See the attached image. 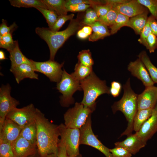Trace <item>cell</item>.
<instances>
[{"instance_id": "cell-5", "label": "cell", "mask_w": 157, "mask_h": 157, "mask_svg": "<svg viewBox=\"0 0 157 157\" xmlns=\"http://www.w3.org/2000/svg\"><path fill=\"white\" fill-rule=\"evenodd\" d=\"M56 89L62 95L60 97V103L63 107L69 106L74 102L73 94L77 90H82L80 82L64 69L60 81L57 83Z\"/></svg>"}, {"instance_id": "cell-33", "label": "cell", "mask_w": 157, "mask_h": 157, "mask_svg": "<svg viewBox=\"0 0 157 157\" xmlns=\"http://www.w3.org/2000/svg\"><path fill=\"white\" fill-rule=\"evenodd\" d=\"M118 12L113 7L104 16L99 17V20L110 27L114 23L117 16Z\"/></svg>"}, {"instance_id": "cell-4", "label": "cell", "mask_w": 157, "mask_h": 157, "mask_svg": "<svg viewBox=\"0 0 157 157\" xmlns=\"http://www.w3.org/2000/svg\"><path fill=\"white\" fill-rule=\"evenodd\" d=\"M80 86L84 92L81 103L85 106L94 111L96 106V101L101 95L110 94V88L105 81L100 80L92 72L87 77L80 82Z\"/></svg>"}, {"instance_id": "cell-3", "label": "cell", "mask_w": 157, "mask_h": 157, "mask_svg": "<svg viewBox=\"0 0 157 157\" xmlns=\"http://www.w3.org/2000/svg\"><path fill=\"white\" fill-rule=\"evenodd\" d=\"M122 88L124 93L122 98L115 102L112 106L114 113L119 111L122 112L128 122L127 126L125 131L121 134L128 136L131 134L133 130V122L135 115L138 110L137 100L138 94L132 89L129 78Z\"/></svg>"}, {"instance_id": "cell-43", "label": "cell", "mask_w": 157, "mask_h": 157, "mask_svg": "<svg viewBox=\"0 0 157 157\" xmlns=\"http://www.w3.org/2000/svg\"><path fill=\"white\" fill-rule=\"evenodd\" d=\"M105 2L104 0L102 1L92 0H65V6L80 3L85 4L91 6L94 5L104 3Z\"/></svg>"}, {"instance_id": "cell-50", "label": "cell", "mask_w": 157, "mask_h": 157, "mask_svg": "<svg viewBox=\"0 0 157 157\" xmlns=\"http://www.w3.org/2000/svg\"><path fill=\"white\" fill-rule=\"evenodd\" d=\"M7 59L6 57L4 52L2 50L0 51V60H1Z\"/></svg>"}, {"instance_id": "cell-13", "label": "cell", "mask_w": 157, "mask_h": 157, "mask_svg": "<svg viewBox=\"0 0 157 157\" xmlns=\"http://www.w3.org/2000/svg\"><path fill=\"white\" fill-rule=\"evenodd\" d=\"M127 68L132 76L142 81L145 87L154 85V83L144 65L139 58L134 61L130 62Z\"/></svg>"}, {"instance_id": "cell-35", "label": "cell", "mask_w": 157, "mask_h": 157, "mask_svg": "<svg viewBox=\"0 0 157 157\" xmlns=\"http://www.w3.org/2000/svg\"><path fill=\"white\" fill-rule=\"evenodd\" d=\"M15 41L13 40L11 33L0 35V47L6 49L9 52L14 46Z\"/></svg>"}, {"instance_id": "cell-39", "label": "cell", "mask_w": 157, "mask_h": 157, "mask_svg": "<svg viewBox=\"0 0 157 157\" xmlns=\"http://www.w3.org/2000/svg\"><path fill=\"white\" fill-rule=\"evenodd\" d=\"M112 157H132V154L125 149L119 147H115L109 149Z\"/></svg>"}, {"instance_id": "cell-23", "label": "cell", "mask_w": 157, "mask_h": 157, "mask_svg": "<svg viewBox=\"0 0 157 157\" xmlns=\"http://www.w3.org/2000/svg\"><path fill=\"white\" fill-rule=\"evenodd\" d=\"M153 109L138 110L134 116L133 122V129L138 132L144 123L151 117Z\"/></svg>"}, {"instance_id": "cell-42", "label": "cell", "mask_w": 157, "mask_h": 157, "mask_svg": "<svg viewBox=\"0 0 157 157\" xmlns=\"http://www.w3.org/2000/svg\"><path fill=\"white\" fill-rule=\"evenodd\" d=\"M17 27L15 22L13 23L10 26L7 25L6 20L2 19V23L0 26V35H3L9 33H11Z\"/></svg>"}, {"instance_id": "cell-29", "label": "cell", "mask_w": 157, "mask_h": 157, "mask_svg": "<svg viewBox=\"0 0 157 157\" xmlns=\"http://www.w3.org/2000/svg\"><path fill=\"white\" fill-rule=\"evenodd\" d=\"M129 18L118 13L117 16L113 24L110 27L111 35L116 33L122 27L125 26Z\"/></svg>"}, {"instance_id": "cell-53", "label": "cell", "mask_w": 157, "mask_h": 157, "mask_svg": "<svg viewBox=\"0 0 157 157\" xmlns=\"http://www.w3.org/2000/svg\"><path fill=\"white\" fill-rule=\"evenodd\" d=\"M76 157H83L80 154H79Z\"/></svg>"}, {"instance_id": "cell-25", "label": "cell", "mask_w": 157, "mask_h": 157, "mask_svg": "<svg viewBox=\"0 0 157 157\" xmlns=\"http://www.w3.org/2000/svg\"><path fill=\"white\" fill-rule=\"evenodd\" d=\"M138 57L144 65L153 81L157 83V68L152 63L146 52L142 51Z\"/></svg>"}, {"instance_id": "cell-45", "label": "cell", "mask_w": 157, "mask_h": 157, "mask_svg": "<svg viewBox=\"0 0 157 157\" xmlns=\"http://www.w3.org/2000/svg\"><path fill=\"white\" fill-rule=\"evenodd\" d=\"M122 88V85L119 82L115 81H112L110 88V94L114 97H118L120 93Z\"/></svg>"}, {"instance_id": "cell-1", "label": "cell", "mask_w": 157, "mask_h": 157, "mask_svg": "<svg viewBox=\"0 0 157 157\" xmlns=\"http://www.w3.org/2000/svg\"><path fill=\"white\" fill-rule=\"evenodd\" d=\"M35 121L37 127L36 145L41 157L58 155L60 139L59 126L53 124L37 108Z\"/></svg>"}, {"instance_id": "cell-15", "label": "cell", "mask_w": 157, "mask_h": 157, "mask_svg": "<svg viewBox=\"0 0 157 157\" xmlns=\"http://www.w3.org/2000/svg\"><path fill=\"white\" fill-rule=\"evenodd\" d=\"M11 146L15 157H28L38 151L36 146L20 135Z\"/></svg>"}, {"instance_id": "cell-16", "label": "cell", "mask_w": 157, "mask_h": 157, "mask_svg": "<svg viewBox=\"0 0 157 157\" xmlns=\"http://www.w3.org/2000/svg\"><path fill=\"white\" fill-rule=\"evenodd\" d=\"M157 132V104L151 117L144 123L139 130L136 132L142 140L147 144Z\"/></svg>"}, {"instance_id": "cell-24", "label": "cell", "mask_w": 157, "mask_h": 157, "mask_svg": "<svg viewBox=\"0 0 157 157\" xmlns=\"http://www.w3.org/2000/svg\"><path fill=\"white\" fill-rule=\"evenodd\" d=\"M20 136L37 146V127L35 120L22 129Z\"/></svg>"}, {"instance_id": "cell-20", "label": "cell", "mask_w": 157, "mask_h": 157, "mask_svg": "<svg viewBox=\"0 0 157 157\" xmlns=\"http://www.w3.org/2000/svg\"><path fill=\"white\" fill-rule=\"evenodd\" d=\"M87 25L91 27L93 31L92 34L88 38L90 41H96L111 35L108 26L99 21Z\"/></svg>"}, {"instance_id": "cell-44", "label": "cell", "mask_w": 157, "mask_h": 157, "mask_svg": "<svg viewBox=\"0 0 157 157\" xmlns=\"http://www.w3.org/2000/svg\"><path fill=\"white\" fill-rule=\"evenodd\" d=\"M91 6L90 5L83 3L70 5L65 6L68 12H72L86 11Z\"/></svg>"}, {"instance_id": "cell-48", "label": "cell", "mask_w": 157, "mask_h": 157, "mask_svg": "<svg viewBox=\"0 0 157 157\" xmlns=\"http://www.w3.org/2000/svg\"><path fill=\"white\" fill-rule=\"evenodd\" d=\"M81 29L85 34L89 36L92 34L93 32L92 29L91 27L88 25L83 26Z\"/></svg>"}, {"instance_id": "cell-7", "label": "cell", "mask_w": 157, "mask_h": 157, "mask_svg": "<svg viewBox=\"0 0 157 157\" xmlns=\"http://www.w3.org/2000/svg\"><path fill=\"white\" fill-rule=\"evenodd\" d=\"M59 126L60 142L64 145L70 157H76L80 154V129L67 128L62 123Z\"/></svg>"}, {"instance_id": "cell-14", "label": "cell", "mask_w": 157, "mask_h": 157, "mask_svg": "<svg viewBox=\"0 0 157 157\" xmlns=\"http://www.w3.org/2000/svg\"><path fill=\"white\" fill-rule=\"evenodd\" d=\"M157 104V87H145L142 92L138 94V110L154 108Z\"/></svg>"}, {"instance_id": "cell-17", "label": "cell", "mask_w": 157, "mask_h": 157, "mask_svg": "<svg viewBox=\"0 0 157 157\" xmlns=\"http://www.w3.org/2000/svg\"><path fill=\"white\" fill-rule=\"evenodd\" d=\"M118 13L131 18L149 11L137 0H128L113 6Z\"/></svg>"}, {"instance_id": "cell-34", "label": "cell", "mask_w": 157, "mask_h": 157, "mask_svg": "<svg viewBox=\"0 0 157 157\" xmlns=\"http://www.w3.org/2000/svg\"><path fill=\"white\" fill-rule=\"evenodd\" d=\"M141 4L145 7L149 12L157 21V0H137Z\"/></svg>"}, {"instance_id": "cell-10", "label": "cell", "mask_w": 157, "mask_h": 157, "mask_svg": "<svg viewBox=\"0 0 157 157\" xmlns=\"http://www.w3.org/2000/svg\"><path fill=\"white\" fill-rule=\"evenodd\" d=\"M37 110L33 104L21 108H15L10 111L6 118L15 122L22 129L35 120Z\"/></svg>"}, {"instance_id": "cell-41", "label": "cell", "mask_w": 157, "mask_h": 157, "mask_svg": "<svg viewBox=\"0 0 157 157\" xmlns=\"http://www.w3.org/2000/svg\"><path fill=\"white\" fill-rule=\"evenodd\" d=\"M152 33L148 20L142 30L140 35V37L138 40V42L141 44L145 46L147 39L149 35Z\"/></svg>"}, {"instance_id": "cell-52", "label": "cell", "mask_w": 157, "mask_h": 157, "mask_svg": "<svg viewBox=\"0 0 157 157\" xmlns=\"http://www.w3.org/2000/svg\"><path fill=\"white\" fill-rule=\"evenodd\" d=\"M44 157H58V156L54 154H51L48 155Z\"/></svg>"}, {"instance_id": "cell-26", "label": "cell", "mask_w": 157, "mask_h": 157, "mask_svg": "<svg viewBox=\"0 0 157 157\" xmlns=\"http://www.w3.org/2000/svg\"><path fill=\"white\" fill-rule=\"evenodd\" d=\"M48 9L55 12L58 16L67 15L68 12L65 6V0H42Z\"/></svg>"}, {"instance_id": "cell-46", "label": "cell", "mask_w": 157, "mask_h": 157, "mask_svg": "<svg viewBox=\"0 0 157 157\" xmlns=\"http://www.w3.org/2000/svg\"><path fill=\"white\" fill-rule=\"evenodd\" d=\"M148 20L152 33L157 36V21L151 15L149 17Z\"/></svg>"}, {"instance_id": "cell-40", "label": "cell", "mask_w": 157, "mask_h": 157, "mask_svg": "<svg viewBox=\"0 0 157 157\" xmlns=\"http://www.w3.org/2000/svg\"><path fill=\"white\" fill-rule=\"evenodd\" d=\"M0 157H15L11 144L0 142Z\"/></svg>"}, {"instance_id": "cell-18", "label": "cell", "mask_w": 157, "mask_h": 157, "mask_svg": "<svg viewBox=\"0 0 157 157\" xmlns=\"http://www.w3.org/2000/svg\"><path fill=\"white\" fill-rule=\"evenodd\" d=\"M146 144L142 140L136 133L128 136L124 140L118 142L115 144V147L124 148L132 154H135L142 148L144 147Z\"/></svg>"}, {"instance_id": "cell-19", "label": "cell", "mask_w": 157, "mask_h": 157, "mask_svg": "<svg viewBox=\"0 0 157 157\" xmlns=\"http://www.w3.org/2000/svg\"><path fill=\"white\" fill-rule=\"evenodd\" d=\"M10 71L14 74L17 83L26 78L38 79V75L35 72L32 65L23 63L10 67Z\"/></svg>"}, {"instance_id": "cell-8", "label": "cell", "mask_w": 157, "mask_h": 157, "mask_svg": "<svg viewBox=\"0 0 157 157\" xmlns=\"http://www.w3.org/2000/svg\"><path fill=\"white\" fill-rule=\"evenodd\" d=\"M91 115L80 129V144L90 146L98 150L106 157H112L109 149L104 146L94 133L92 128Z\"/></svg>"}, {"instance_id": "cell-30", "label": "cell", "mask_w": 157, "mask_h": 157, "mask_svg": "<svg viewBox=\"0 0 157 157\" xmlns=\"http://www.w3.org/2000/svg\"><path fill=\"white\" fill-rule=\"evenodd\" d=\"M36 8L43 15L48 24L49 29L53 26L57 21L58 16L54 11L48 9L40 7Z\"/></svg>"}, {"instance_id": "cell-28", "label": "cell", "mask_w": 157, "mask_h": 157, "mask_svg": "<svg viewBox=\"0 0 157 157\" xmlns=\"http://www.w3.org/2000/svg\"><path fill=\"white\" fill-rule=\"evenodd\" d=\"M92 72V67L86 66L78 61L75 65L74 72L71 74L76 80L80 82L87 77Z\"/></svg>"}, {"instance_id": "cell-49", "label": "cell", "mask_w": 157, "mask_h": 157, "mask_svg": "<svg viewBox=\"0 0 157 157\" xmlns=\"http://www.w3.org/2000/svg\"><path fill=\"white\" fill-rule=\"evenodd\" d=\"M77 35L78 37L81 39H86L89 36L85 34L81 29L79 30L77 32Z\"/></svg>"}, {"instance_id": "cell-47", "label": "cell", "mask_w": 157, "mask_h": 157, "mask_svg": "<svg viewBox=\"0 0 157 157\" xmlns=\"http://www.w3.org/2000/svg\"><path fill=\"white\" fill-rule=\"evenodd\" d=\"M58 157H70L68 154L64 145L60 141Z\"/></svg>"}, {"instance_id": "cell-32", "label": "cell", "mask_w": 157, "mask_h": 157, "mask_svg": "<svg viewBox=\"0 0 157 157\" xmlns=\"http://www.w3.org/2000/svg\"><path fill=\"white\" fill-rule=\"evenodd\" d=\"M105 1L104 3L94 5L90 7L96 12L99 17L105 15L113 6L108 0Z\"/></svg>"}, {"instance_id": "cell-38", "label": "cell", "mask_w": 157, "mask_h": 157, "mask_svg": "<svg viewBox=\"0 0 157 157\" xmlns=\"http://www.w3.org/2000/svg\"><path fill=\"white\" fill-rule=\"evenodd\" d=\"M145 47L150 53L154 52L157 48V36L151 33L147 39Z\"/></svg>"}, {"instance_id": "cell-2", "label": "cell", "mask_w": 157, "mask_h": 157, "mask_svg": "<svg viewBox=\"0 0 157 157\" xmlns=\"http://www.w3.org/2000/svg\"><path fill=\"white\" fill-rule=\"evenodd\" d=\"M83 24L77 18L71 20L67 28L60 31H53L49 28L37 27L36 33L47 44L50 51V59L54 60L58 49L71 36L78 31Z\"/></svg>"}, {"instance_id": "cell-51", "label": "cell", "mask_w": 157, "mask_h": 157, "mask_svg": "<svg viewBox=\"0 0 157 157\" xmlns=\"http://www.w3.org/2000/svg\"><path fill=\"white\" fill-rule=\"evenodd\" d=\"M28 157H41L38 151L34 154L31 155Z\"/></svg>"}, {"instance_id": "cell-36", "label": "cell", "mask_w": 157, "mask_h": 157, "mask_svg": "<svg viewBox=\"0 0 157 157\" xmlns=\"http://www.w3.org/2000/svg\"><path fill=\"white\" fill-rule=\"evenodd\" d=\"M99 17L96 12L91 7L86 11L82 23L84 25H88L93 23L99 20Z\"/></svg>"}, {"instance_id": "cell-11", "label": "cell", "mask_w": 157, "mask_h": 157, "mask_svg": "<svg viewBox=\"0 0 157 157\" xmlns=\"http://www.w3.org/2000/svg\"><path fill=\"white\" fill-rule=\"evenodd\" d=\"M11 87L8 84L0 88V126L3 124L10 111L20 104L10 95Z\"/></svg>"}, {"instance_id": "cell-27", "label": "cell", "mask_w": 157, "mask_h": 157, "mask_svg": "<svg viewBox=\"0 0 157 157\" xmlns=\"http://www.w3.org/2000/svg\"><path fill=\"white\" fill-rule=\"evenodd\" d=\"M12 6L16 7H40L48 9L42 0H9Z\"/></svg>"}, {"instance_id": "cell-31", "label": "cell", "mask_w": 157, "mask_h": 157, "mask_svg": "<svg viewBox=\"0 0 157 157\" xmlns=\"http://www.w3.org/2000/svg\"><path fill=\"white\" fill-rule=\"evenodd\" d=\"M77 58L78 62L88 67H92L94 62L89 49L82 50L79 52Z\"/></svg>"}, {"instance_id": "cell-22", "label": "cell", "mask_w": 157, "mask_h": 157, "mask_svg": "<svg viewBox=\"0 0 157 157\" xmlns=\"http://www.w3.org/2000/svg\"><path fill=\"white\" fill-rule=\"evenodd\" d=\"M9 58L11 61V67H13L23 63L32 65L30 59L26 57L21 51L18 42L15 41L13 47L9 51Z\"/></svg>"}, {"instance_id": "cell-37", "label": "cell", "mask_w": 157, "mask_h": 157, "mask_svg": "<svg viewBox=\"0 0 157 157\" xmlns=\"http://www.w3.org/2000/svg\"><path fill=\"white\" fill-rule=\"evenodd\" d=\"M74 16V15L72 13L68 15L58 16L53 26L50 29L52 31H58L66 21L73 19Z\"/></svg>"}, {"instance_id": "cell-21", "label": "cell", "mask_w": 157, "mask_h": 157, "mask_svg": "<svg viewBox=\"0 0 157 157\" xmlns=\"http://www.w3.org/2000/svg\"><path fill=\"white\" fill-rule=\"evenodd\" d=\"M149 11L129 18L125 26L132 29L135 33L140 35L148 21Z\"/></svg>"}, {"instance_id": "cell-12", "label": "cell", "mask_w": 157, "mask_h": 157, "mask_svg": "<svg viewBox=\"0 0 157 157\" xmlns=\"http://www.w3.org/2000/svg\"><path fill=\"white\" fill-rule=\"evenodd\" d=\"M21 127L15 122L6 118L0 126V142L11 144L19 136Z\"/></svg>"}, {"instance_id": "cell-6", "label": "cell", "mask_w": 157, "mask_h": 157, "mask_svg": "<svg viewBox=\"0 0 157 157\" xmlns=\"http://www.w3.org/2000/svg\"><path fill=\"white\" fill-rule=\"evenodd\" d=\"M93 111L81 103L76 102L74 107L69 109L64 114V125L67 128L80 129Z\"/></svg>"}, {"instance_id": "cell-9", "label": "cell", "mask_w": 157, "mask_h": 157, "mask_svg": "<svg viewBox=\"0 0 157 157\" xmlns=\"http://www.w3.org/2000/svg\"><path fill=\"white\" fill-rule=\"evenodd\" d=\"M35 72L41 73L48 77L51 81L59 82L61 80L63 71L61 68L64 63L60 64L54 60L40 62L30 59Z\"/></svg>"}]
</instances>
